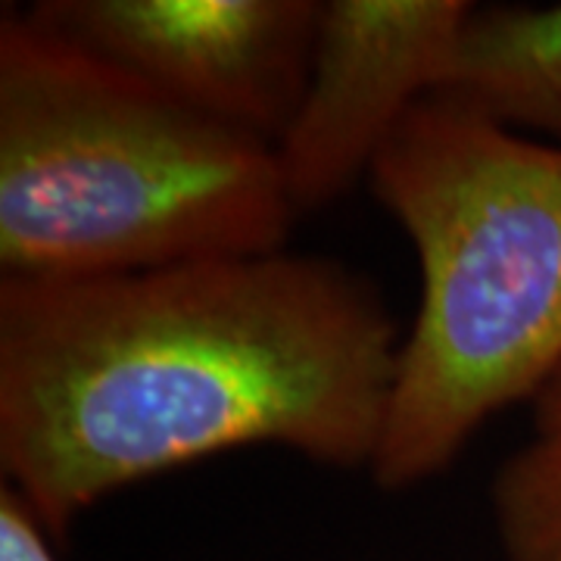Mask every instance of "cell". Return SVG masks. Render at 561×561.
Here are the masks:
<instances>
[{"label":"cell","mask_w":561,"mask_h":561,"mask_svg":"<svg viewBox=\"0 0 561 561\" xmlns=\"http://www.w3.org/2000/svg\"><path fill=\"white\" fill-rule=\"evenodd\" d=\"M400 346L381 287L312 253L0 278V483L62 546L103 500L241 446L371 471Z\"/></svg>","instance_id":"cell-1"},{"label":"cell","mask_w":561,"mask_h":561,"mask_svg":"<svg viewBox=\"0 0 561 561\" xmlns=\"http://www.w3.org/2000/svg\"><path fill=\"white\" fill-rule=\"evenodd\" d=\"M368 184L421 272L368 471L402 493L561 368V144L437 91L387 138Z\"/></svg>","instance_id":"cell-2"},{"label":"cell","mask_w":561,"mask_h":561,"mask_svg":"<svg viewBox=\"0 0 561 561\" xmlns=\"http://www.w3.org/2000/svg\"><path fill=\"white\" fill-rule=\"evenodd\" d=\"M275 147L0 13V278L79 280L287 250Z\"/></svg>","instance_id":"cell-3"},{"label":"cell","mask_w":561,"mask_h":561,"mask_svg":"<svg viewBox=\"0 0 561 561\" xmlns=\"http://www.w3.org/2000/svg\"><path fill=\"white\" fill-rule=\"evenodd\" d=\"M22 10L181 106L275 147L306 88L321 0H35Z\"/></svg>","instance_id":"cell-4"},{"label":"cell","mask_w":561,"mask_h":561,"mask_svg":"<svg viewBox=\"0 0 561 561\" xmlns=\"http://www.w3.org/2000/svg\"><path fill=\"white\" fill-rule=\"evenodd\" d=\"M468 0H324L302 98L275 144L297 219L371 172L412 106L449 84Z\"/></svg>","instance_id":"cell-5"},{"label":"cell","mask_w":561,"mask_h":561,"mask_svg":"<svg viewBox=\"0 0 561 561\" xmlns=\"http://www.w3.org/2000/svg\"><path fill=\"white\" fill-rule=\"evenodd\" d=\"M443 91L561 144V3H478Z\"/></svg>","instance_id":"cell-6"},{"label":"cell","mask_w":561,"mask_h":561,"mask_svg":"<svg viewBox=\"0 0 561 561\" xmlns=\"http://www.w3.org/2000/svg\"><path fill=\"white\" fill-rule=\"evenodd\" d=\"M522 443L490 483L502 561H561V368L527 402Z\"/></svg>","instance_id":"cell-7"},{"label":"cell","mask_w":561,"mask_h":561,"mask_svg":"<svg viewBox=\"0 0 561 561\" xmlns=\"http://www.w3.org/2000/svg\"><path fill=\"white\" fill-rule=\"evenodd\" d=\"M57 549L28 505L0 483V561H60Z\"/></svg>","instance_id":"cell-8"}]
</instances>
